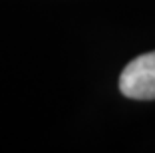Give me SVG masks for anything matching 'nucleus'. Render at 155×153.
<instances>
[{"mask_svg": "<svg viewBox=\"0 0 155 153\" xmlns=\"http://www.w3.org/2000/svg\"><path fill=\"white\" fill-rule=\"evenodd\" d=\"M119 91L129 99H155V52L137 56L123 68Z\"/></svg>", "mask_w": 155, "mask_h": 153, "instance_id": "1", "label": "nucleus"}]
</instances>
